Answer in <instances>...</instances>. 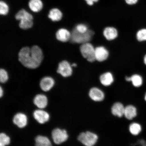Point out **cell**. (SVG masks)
<instances>
[{
    "instance_id": "obj_1",
    "label": "cell",
    "mask_w": 146,
    "mask_h": 146,
    "mask_svg": "<svg viewBox=\"0 0 146 146\" xmlns=\"http://www.w3.org/2000/svg\"><path fill=\"white\" fill-rule=\"evenodd\" d=\"M19 61L25 67L35 69L39 67L43 59L41 49L38 46L30 48L25 47L22 48L18 54Z\"/></svg>"
},
{
    "instance_id": "obj_2",
    "label": "cell",
    "mask_w": 146,
    "mask_h": 146,
    "mask_svg": "<svg viewBox=\"0 0 146 146\" xmlns=\"http://www.w3.org/2000/svg\"><path fill=\"white\" fill-rule=\"evenodd\" d=\"M94 33L93 31L89 30L84 33H81L77 31L75 29L71 33L70 41L72 43L83 44L89 42L92 39Z\"/></svg>"
},
{
    "instance_id": "obj_3",
    "label": "cell",
    "mask_w": 146,
    "mask_h": 146,
    "mask_svg": "<svg viewBox=\"0 0 146 146\" xmlns=\"http://www.w3.org/2000/svg\"><path fill=\"white\" fill-rule=\"evenodd\" d=\"M98 139L97 135L90 131L82 132L78 137V141L85 146H94Z\"/></svg>"
},
{
    "instance_id": "obj_4",
    "label": "cell",
    "mask_w": 146,
    "mask_h": 146,
    "mask_svg": "<svg viewBox=\"0 0 146 146\" xmlns=\"http://www.w3.org/2000/svg\"><path fill=\"white\" fill-rule=\"evenodd\" d=\"M80 51L82 56L88 61L93 62L96 61L95 48L89 42L82 44L80 47Z\"/></svg>"
},
{
    "instance_id": "obj_5",
    "label": "cell",
    "mask_w": 146,
    "mask_h": 146,
    "mask_svg": "<svg viewBox=\"0 0 146 146\" xmlns=\"http://www.w3.org/2000/svg\"><path fill=\"white\" fill-rule=\"evenodd\" d=\"M53 140L56 145H60L66 141L68 138V135L65 129L56 128L52 133Z\"/></svg>"
},
{
    "instance_id": "obj_6",
    "label": "cell",
    "mask_w": 146,
    "mask_h": 146,
    "mask_svg": "<svg viewBox=\"0 0 146 146\" xmlns=\"http://www.w3.org/2000/svg\"><path fill=\"white\" fill-rule=\"evenodd\" d=\"M57 72L64 77H69L72 74V65L68 61L64 60L59 63Z\"/></svg>"
},
{
    "instance_id": "obj_7",
    "label": "cell",
    "mask_w": 146,
    "mask_h": 146,
    "mask_svg": "<svg viewBox=\"0 0 146 146\" xmlns=\"http://www.w3.org/2000/svg\"><path fill=\"white\" fill-rule=\"evenodd\" d=\"M89 96L93 101L98 102L103 101L105 98L104 93L96 87H92L90 89L89 92Z\"/></svg>"
},
{
    "instance_id": "obj_8",
    "label": "cell",
    "mask_w": 146,
    "mask_h": 146,
    "mask_svg": "<svg viewBox=\"0 0 146 146\" xmlns=\"http://www.w3.org/2000/svg\"><path fill=\"white\" fill-rule=\"evenodd\" d=\"M95 56L96 61L99 62H104L107 60L109 57V51L105 47L98 46L95 48Z\"/></svg>"
},
{
    "instance_id": "obj_9",
    "label": "cell",
    "mask_w": 146,
    "mask_h": 146,
    "mask_svg": "<svg viewBox=\"0 0 146 146\" xmlns=\"http://www.w3.org/2000/svg\"><path fill=\"white\" fill-rule=\"evenodd\" d=\"M33 116L36 121L40 124H44L48 121L50 116L48 113L42 110H37L34 111Z\"/></svg>"
},
{
    "instance_id": "obj_10",
    "label": "cell",
    "mask_w": 146,
    "mask_h": 146,
    "mask_svg": "<svg viewBox=\"0 0 146 146\" xmlns=\"http://www.w3.org/2000/svg\"><path fill=\"white\" fill-rule=\"evenodd\" d=\"M13 121L18 127L23 128L27 125V117L26 115L23 113H18L14 116Z\"/></svg>"
},
{
    "instance_id": "obj_11",
    "label": "cell",
    "mask_w": 146,
    "mask_h": 146,
    "mask_svg": "<svg viewBox=\"0 0 146 146\" xmlns=\"http://www.w3.org/2000/svg\"><path fill=\"white\" fill-rule=\"evenodd\" d=\"M104 36L108 40L112 41L116 39L118 36L117 30L113 27H105L103 32Z\"/></svg>"
},
{
    "instance_id": "obj_12",
    "label": "cell",
    "mask_w": 146,
    "mask_h": 146,
    "mask_svg": "<svg viewBox=\"0 0 146 146\" xmlns=\"http://www.w3.org/2000/svg\"><path fill=\"white\" fill-rule=\"evenodd\" d=\"M125 107L123 104L118 102L115 103L111 108V112L114 116L121 117L124 116Z\"/></svg>"
},
{
    "instance_id": "obj_13",
    "label": "cell",
    "mask_w": 146,
    "mask_h": 146,
    "mask_svg": "<svg viewBox=\"0 0 146 146\" xmlns=\"http://www.w3.org/2000/svg\"><path fill=\"white\" fill-rule=\"evenodd\" d=\"M54 84V81L53 78L49 76H46L41 80L40 87L42 90L47 92L52 89Z\"/></svg>"
},
{
    "instance_id": "obj_14",
    "label": "cell",
    "mask_w": 146,
    "mask_h": 146,
    "mask_svg": "<svg viewBox=\"0 0 146 146\" xmlns=\"http://www.w3.org/2000/svg\"><path fill=\"white\" fill-rule=\"evenodd\" d=\"M33 102L35 105L40 109L45 108L48 104L47 97L42 94L36 95L34 98Z\"/></svg>"
},
{
    "instance_id": "obj_15",
    "label": "cell",
    "mask_w": 146,
    "mask_h": 146,
    "mask_svg": "<svg viewBox=\"0 0 146 146\" xmlns=\"http://www.w3.org/2000/svg\"><path fill=\"white\" fill-rule=\"evenodd\" d=\"M100 83L104 86L108 87L113 83L114 78L112 73L107 72L104 73L100 76Z\"/></svg>"
},
{
    "instance_id": "obj_16",
    "label": "cell",
    "mask_w": 146,
    "mask_h": 146,
    "mask_svg": "<svg viewBox=\"0 0 146 146\" xmlns=\"http://www.w3.org/2000/svg\"><path fill=\"white\" fill-rule=\"evenodd\" d=\"M71 33L67 29L62 28L58 30L56 33V37L58 40L66 42L70 40Z\"/></svg>"
},
{
    "instance_id": "obj_17",
    "label": "cell",
    "mask_w": 146,
    "mask_h": 146,
    "mask_svg": "<svg viewBox=\"0 0 146 146\" xmlns=\"http://www.w3.org/2000/svg\"><path fill=\"white\" fill-rule=\"evenodd\" d=\"M137 115V109L134 106L128 105L125 107L124 116L127 119L132 120L136 117Z\"/></svg>"
},
{
    "instance_id": "obj_18",
    "label": "cell",
    "mask_w": 146,
    "mask_h": 146,
    "mask_svg": "<svg viewBox=\"0 0 146 146\" xmlns=\"http://www.w3.org/2000/svg\"><path fill=\"white\" fill-rule=\"evenodd\" d=\"M61 11L57 8H53L49 12L48 17L53 21H59L62 17Z\"/></svg>"
},
{
    "instance_id": "obj_19",
    "label": "cell",
    "mask_w": 146,
    "mask_h": 146,
    "mask_svg": "<svg viewBox=\"0 0 146 146\" xmlns=\"http://www.w3.org/2000/svg\"><path fill=\"white\" fill-rule=\"evenodd\" d=\"M29 6L33 12H38L42 9L43 4L41 0H30Z\"/></svg>"
},
{
    "instance_id": "obj_20",
    "label": "cell",
    "mask_w": 146,
    "mask_h": 146,
    "mask_svg": "<svg viewBox=\"0 0 146 146\" xmlns=\"http://www.w3.org/2000/svg\"><path fill=\"white\" fill-rule=\"evenodd\" d=\"M36 146H52L50 139L47 137L39 135L35 138Z\"/></svg>"
},
{
    "instance_id": "obj_21",
    "label": "cell",
    "mask_w": 146,
    "mask_h": 146,
    "mask_svg": "<svg viewBox=\"0 0 146 146\" xmlns=\"http://www.w3.org/2000/svg\"><path fill=\"white\" fill-rule=\"evenodd\" d=\"M33 19L30 18H25L20 20L19 26L23 30H27L32 27L33 24Z\"/></svg>"
},
{
    "instance_id": "obj_22",
    "label": "cell",
    "mask_w": 146,
    "mask_h": 146,
    "mask_svg": "<svg viewBox=\"0 0 146 146\" xmlns=\"http://www.w3.org/2000/svg\"><path fill=\"white\" fill-rule=\"evenodd\" d=\"M141 125L137 123H133L130 124L129 127V131L133 135H137L141 131Z\"/></svg>"
},
{
    "instance_id": "obj_23",
    "label": "cell",
    "mask_w": 146,
    "mask_h": 146,
    "mask_svg": "<svg viewBox=\"0 0 146 146\" xmlns=\"http://www.w3.org/2000/svg\"><path fill=\"white\" fill-rule=\"evenodd\" d=\"M15 18L18 21L25 18H30L33 19V16L31 14L29 13L25 9H22L18 11L16 14Z\"/></svg>"
},
{
    "instance_id": "obj_24",
    "label": "cell",
    "mask_w": 146,
    "mask_h": 146,
    "mask_svg": "<svg viewBox=\"0 0 146 146\" xmlns=\"http://www.w3.org/2000/svg\"><path fill=\"white\" fill-rule=\"evenodd\" d=\"M131 81L133 85L135 87L141 86L143 83V80L141 76L138 74H134L131 76Z\"/></svg>"
},
{
    "instance_id": "obj_25",
    "label": "cell",
    "mask_w": 146,
    "mask_h": 146,
    "mask_svg": "<svg viewBox=\"0 0 146 146\" xmlns=\"http://www.w3.org/2000/svg\"><path fill=\"white\" fill-rule=\"evenodd\" d=\"M10 138L4 133H2L0 135V146H6L10 144Z\"/></svg>"
},
{
    "instance_id": "obj_26",
    "label": "cell",
    "mask_w": 146,
    "mask_h": 146,
    "mask_svg": "<svg viewBox=\"0 0 146 146\" xmlns=\"http://www.w3.org/2000/svg\"><path fill=\"white\" fill-rule=\"evenodd\" d=\"M9 11L8 5L4 1H1L0 2V14L2 15H6Z\"/></svg>"
},
{
    "instance_id": "obj_27",
    "label": "cell",
    "mask_w": 146,
    "mask_h": 146,
    "mask_svg": "<svg viewBox=\"0 0 146 146\" xmlns=\"http://www.w3.org/2000/svg\"><path fill=\"white\" fill-rule=\"evenodd\" d=\"M136 38L139 41H146V29L139 31L136 34Z\"/></svg>"
},
{
    "instance_id": "obj_28",
    "label": "cell",
    "mask_w": 146,
    "mask_h": 146,
    "mask_svg": "<svg viewBox=\"0 0 146 146\" xmlns=\"http://www.w3.org/2000/svg\"><path fill=\"white\" fill-rule=\"evenodd\" d=\"M75 29L79 33H84L89 30L88 27L86 25L84 24H79L76 25Z\"/></svg>"
},
{
    "instance_id": "obj_29",
    "label": "cell",
    "mask_w": 146,
    "mask_h": 146,
    "mask_svg": "<svg viewBox=\"0 0 146 146\" xmlns=\"http://www.w3.org/2000/svg\"><path fill=\"white\" fill-rule=\"evenodd\" d=\"M8 79V73L4 69H1L0 70V81L1 83H5Z\"/></svg>"
},
{
    "instance_id": "obj_30",
    "label": "cell",
    "mask_w": 146,
    "mask_h": 146,
    "mask_svg": "<svg viewBox=\"0 0 146 146\" xmlns=\"http://www.w3.org/2000/svg\"><path fill=\"white\" fill-rule=\"evenodd\" d=\"M138 0H125L127 4L129 5H132L136 4Z\"/></svg>"
},
{
    "instance_id": "obj_31",
    "label": "cell",
    "mask_w": 146,
    "mask_h": 146,
    "mask_svg": "<svg viewBox=\"0 0 146 146\" xmlns=\"http://www.w3.org/2000/svg\"><path fill=\"white\" fill-rule=\"evenodd\" d=\"M87 5L90 6L94 5L95 3L98 2L99 0H85Z\"/></svg>"
},
{
    "instance_id": "obj_32",
    "label": "cell",
    "mask_w": 146,
    "mask_h": 146,
    "mask_svg": "<svg viewBox=\"0 0 146 146\" xmlns=\"http://www.w3.org/2000/svg\"><path fill=\"white\" fill-rule=\"evenodd\" d=\"M3 91L2 88L1 87L0 88V96L1 98L3 96Z\"/></svg>"
},
{
    "instance_id": "obj_33",
    "label": "cell",
    "mask_w": 146,
    "mask_h": 146,
    "mask_svg": "<svg viewBox=\"0 0 146 146\" xmlns=\"http://www.w3.org/2000/svg\"><path fill=\"white\" fill-rule=\"evenodd\" d=\"M125 79L126 81L127 82H131V77H128V76H126V77L125 78Z\"/></svg>"
},
{
    "instance_id": "obj_34",
    "label": "cell",
    "mask_w": 146,
    "mask_h": 146,
    "mask_svg": "<svg viewBox=\"0 0 146 146\" xmlns=\"http://www.w3.org/2000/svg\"><path fill=\"white\" fill-rule=\"evenodd\" d=\"M72 67H76L77 66V64L76 63H73L72 65Z\"/></svg>"
},
{
    "instance_id": "obj_35",
    "label": "cell",
    "mask_w": 146,
    "mask_h": 146,
    "mask_svg": "<svg viewBox=\"0 0 146 146\" xmlns=\"http://www.w3.org/2000/svg\"><path fill=\"white\" fill-rule=\"evenodd\" d=\"M144 63H145V64L146 65V55L145 56V57H144Z\"/></svg>"
},
{
    "instance_id": "obj_36",
    "label": "cell",
    "mask_w": 146,
    "mask_h": 146,
    "mask_svg": "<svg viewBox=\"0 0 146 146\" xmlns=\"http://www.w3.org/2000/svg\"><path fill=\"white\" fill-rule=\"evenodd\" d=\"M145 101H146V94L145 96Z\"/></svg>"
}]
</instances>
